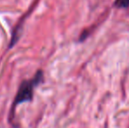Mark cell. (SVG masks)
Returning a JSON list of instances; mask_svg holds the SVG:
<instances>
[{"instance_id":"1","label":"cell","mask_w":129,"mask_h":128,"mask_svg":"<svg viewBox=\"0 0 129 128\" xmlns=\"http://www.w3.org/2000/svg\"><path fill=\"white\" fill-rule=\"evenodd\" d=\"M43 80H44V72L43 70L39 69L35 72L32 78L26 79L20 82L10 111L9 122L11 124L13 123L17 106L26 102H32V100L34 99V90L39 84H41L43 82Z\"/></svg>"},{"instance_id":"2","label":"cell","mask_w":129,"mask_h":128,"mask_svg":"<svg viewBox=\"0 0 129 128\" xmlns=\"http://www.w3.org/2000/svg\"><path fill=\"white\" fill-rule=\"evenodd\" d=\"M114 5L118 8H126L129 6V0H116Z\"/></svg>"}]
</instances>
